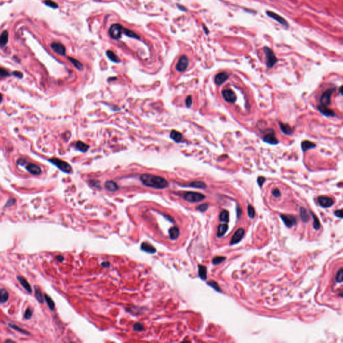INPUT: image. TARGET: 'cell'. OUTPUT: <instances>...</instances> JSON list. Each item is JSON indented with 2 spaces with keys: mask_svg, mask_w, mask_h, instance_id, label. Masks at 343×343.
Here are the masks:
<instances>
[{
  "mask_svg": "<svg viewBox=\"0 0 343 343\" xmlns=\"http://www.w3.org/2000/svg\"><path fill=\"white\" fill-rule=\"evenodd\" d=\"M139 180L145 186L156 189H164L169 186L168 182L164 178L151 174H142Z\"/></svg>",
  "mask_w": 343,
  "mask_h": 343,
  "instance_id": "1",
  "label": "cell"
},
{
  "mask_svg": "<svg viewBox=\"0 0 343 343\" xmlns=\"http://www.w3.org/2000/svg\"><path fill=\"white\" fill-rule=\"evenodd\" d=\"M263 51L265 55V58H266V67L268 68H272L274 65H275L277 62V57L275 55V54L273 52L270 48L265 46L263 48Z\"/></svg>",
  "mask_w": 343,
  "mask_h": 343,
  "instance_id": "2",
  "label": "cell"
},
{
  "mask_svg": "<svg viewBox=\"0 0 343 343\" xmlns=\"http://www.w3.org/2000/svg\"><path fill=\"white\" fill-rule=\"evenodd\" d=\"M49 162L57 167L62 172L67 173V174H70L72 172V167L67 162L58 158H52L49 160Z\"/></svg>",
  "mask_w": 343,
  "mask_h": 343,
  "instance_id": "3",
  "label": "cell"
},
{
  "mask_svg": "<svg viewBox=\"0 0 343 343\" xmlns=\"http://www.w3.org/2000/svg\"><path fill=\"white\" fill-rule=\"evenodd\" d=\"M205 198V195L195 192H186L183 195V198L189 202H198L203 201Z\"/></svg>",
  "mask_w": 343,
  "mask_h": 343,
  "instance_id": "4",
  "label": "cell"
},
{
  "mask_svg": "<svg viewBox=\"0 0 343 343\" xmlns=\"http://www.w3.org/2000/svg\"><path fill=\"white\" fill-rule=\"evenodd\" d=\"M123 31V26L119 23H114L110 26L109 29V34L113 39L118 40L121 38Z\"/></svg>",
  "mask_w": 343,
  "mask_h": 343,
  "instance_id": "5",
  "label": "cell"
},
{
  "mask_svg": "<svg viewBox=\"0 0 343 343\" xmlns=\"http://www.w3.org/2000/svg\"><path fill=\"white\" fill-rule=\"evenodd\" d=\"M336 91L335 88H330L325 91L320 99V105L328 107L331 103V96L334 92Z\"/></svg>",
  "mask_w": 343,
  "mask_h": 343,
  "instance_id": "6",
  "label": "cell"
},
{
  "mask_svg": "<svg viewBox=\"0 0 343 343\" xmlns=\"http://www.w3.org/2000/svg\"><path fill=\"white\" fill-rule=\"evenodd\" d=\"M189 64V60L186 56L182 55L179 58L178 63L176 66V69L180 73H183L187 69Z\"/></svg>",
  "mask_w": 343,
  "mask_h": 343,
  "instance_id": "7",
  "label": "cell"
},
{
  "mask_svg": "<svg viewBox=\"0 0 343 343\" xmlns=\"http://www.w3.org/2000/svg\"><path fill=\"white\" fill-rule=\"evenodd\" d=\"M265 13H266V14L270 17H271V18H272L273 20H275L277 22H278L281 25L286 27V28H288V27L289 26V23L287 22V20L284 19V17H282L281 16H279V15L274 13V12H273V11H266V12Z\"/></svg>",
  "mask_w": 343,
  "mask_h": 343,
  "instance_id": "8",
  "label": "cell"
},
{
  "mask_svg": "<svg viewBox=\"0 0 343 343\" xmlns=\"http://www.w3.org/2000/svg\"><path fill=\"white\" fill-rule=\"evenodd\" d=\"M222 95L224 99L228 103H234L237 100V96L231 89H226L222 91Z\"/></svg>",
  "mask_w": 343,
  "mask_h": 343,
  "instance_id": "9",
  "label": "cell"
},
{
  "mask_svg": "<svg viewBox=\"0 0 343 343\" xmlns=\"http://www.w3.org/2000/svg\"><path fill=\"white\" fill-rule=\"evenodd\" d=\"M283 222L284 224L289 228H291L292 226L296 225L297 223V219L294 216L292 215H287V214H281L280 215Z\"/></svg>",
  "mask_w": 343,
  "mask_h": 343,
  "instance_id": "10",
  "label": "cell"
},
{
  "mask_svg": "<svg viewBox=\"0 0 343 343\" xmlns=\"http://www.w3.org/2000/svg\"><path fill=\"white\" fill-rule=\"evenodd\" d=\"M50 47L55 52L61 56H64L66 55V48L63 44L60 42H53Z\"/></svg>",
  "mask_w": 343,
  "mask_h": 343,
  "instance_id": "11",
  "label": "cell"
},
{
  "mask_svg": "<svg viewBox=\"0 0 343 343\" xmlns=\"http://www.w3.org/2000/svg\"><path fill=\"white\" fill-rule=\"evenodd\" d=\"M318 202L322 207L329 208L334 204L333 200L328 196H321L318 198Z\"/></svg>",
  "mask_w": 343,
  "mask_h": 343,
  "instance_id": "12",
  "label": "cell"
},
{
  "mask_svg": "<svg viewBox=\"0 0 343 343\" xmlns=\"http://www.w3.org/2000/svg\"><path fill=\"white\" fill-rule=\"evenodd\" d=\"M244 235H245L244 229L243 228L238 229L236 231V232H235L234 233V235H232V237L231 241H230V244L231 245H235L236 243H238L241 239H242V238L243 237Z\"/></svg>",
  "mask_w": 343,
  "mask_h": 343,
  "instance_id": "13",
  "label": "cell"
},
{
  "mask_svg": "<svg viewBox=\"0 0 343 343\" xmlns=\"http://www.w3.org/2000/svg\"><path fill=\"white\" fill-rule=\"evenodd\" d=\"M229 74L227 73H220L214 77V83L217 85H221L229 79Z\"/></svg>",
  "mask_w": 343,
  "mask_h": 343,
  "instance_id": "14",
  "label": "cell"
},
{
  "mask_svg": "<svg viewBox=\"0 0 343 343\" xmlns=\"http://www.w3.org/2000/svg\"><path fill=\"white\" fill-rule=\"evenodd\" d=\"M263 142L268 143V144L271 145H277L279 144V140L277 139L274 132H271L270 133H267L265 135L263 138Z\"/></svg>",
  "mask_w": 343,
  "mask_h": 343,
  "instance_id": "15",
  "label": "cell"
},
{
  "mask_svg": "<svg viewBox=\"0 0 343 343\" xmlns=\"http://www.w3.org/2000/svg\"><path fill=\"white\" fill-rule=\"evenodd\" d=\"M26 170L31 174L33 175H39L41 174V168L38 165L33 163H28L26 166Z\"/></svg>",
  "mask_w": 343,
  "mask_h": 343,
  "instance_id": "16",
  "label": "cell"
},
{
  "mask_svg": "<svg viewBox=\"0 0 343 343\" xmlns=\"http://www.w3.org/2000/svg\"><path fill=\"white\" fill-rule=\"evenodd\" d=\"M318 109L322 114L326 116V117H335V113L332 110L328 108L326 106L320 105L318 107Z\"/></svg>",
  "mask_w": 343,
  "mask_h": 343,
  "instance_id": "17",
  "label": "cell"
},
{
  "mask_svg": "<svg viewBox=\"0 0 343 343\" xmlns=\"http://www.w3.org/2000/svg\"><path fill=\"white\" fill-rule=\"evenodd\" d=\"M105 188L109 192H115L119 190V186L117 184L112 180L107 181L105 184Z\"/></svg>",
  "mask_w": 343,
  "mask_h": 343,
  "instance_id": "18",
  "label": "cell"
},
{
  "mask_svg": "<svg viewBox=\"0 0 343 343\" xmlns=\"http://www.w3.org/2000/svg\"><path fill=\"white\" fill-rule=\"evenodd\" d=\"M170 138L172 140H174L175 142L180 143L182 142V140L183 139V136L182 134L180 132H178V131L172 130L170 133Z\"/></svg>",
  "mask_w": 343,
  "mask_h": 343,
  "instance_id": "19",
  "label": "cell"
},
{
  "mask_svg": "<svg viewBox=\"0 0 343 343\" xmlns=\"http://www.w3.org/2000/svg\"><path fill=\"white\" fill-rule=\"evenodd\" d=\"M141 249L143 251L149 253H155L156 252V249L154 246L146 242H144L141 245Z\"/></svg>",
  "mask_w": 343,
  "mask_h": 343,
  "instance_id": "20",
  "label": "cell"
},
{
  "mask_svg": "<svg viewBox=\"0 0 343 343\" xmlns=\"http://www.w3.org/2000/svg\"><path fill=\"white\" fill-rule=\"evenodd\" d=\"M279 126L282 133H284V134H285V135L289 136L291 135V134L293 133V130H292V127L289 126V125L283 123L282 122H279Z\"/></svg>",
  "mask_w": 343,
  "mask_h": 343,
  "instance_id": "21",
  "label": "cell"
},
{
  "mask_svg": "<svg viewBox=\"0 0 343 343\" xmlns=\"http://www.w3.org/2000/svg\"><path fill=\"white\" fill-rule=\"evenodd\" d=\"M17 279L19 281V282L20 283V284L23 286V288H24L27 292H30V293L32 292L31 286H30V285L28 282L27 281L26 279H25L23 277H21V276H17Z\"/></svg>",
  "mask_w": 343,
  "mask_h": 343,
  "instance_id": "22",
  "label": "cell"
},
{
  "mask_svg": "<svg viewBox=\"0 0 343 343\" xmlns=\"http://www.w3.org/2000/svg\"><path fill=\"white\" fill-rule=\"evenodd\" d=\"M301 147H302V150L303 151H306L311 149H314L316 147V144L312 142H310L308 140H306V141H303L301 144Z\"/></svg>",
  "mask_w": 343,
  "mask_h": 343,
  "instance_id": "23",
  "label": "cell"
},
{
  "mask_svg": "<svg viewBox=\"0 0 343 343\" xmlns=\"http://www.w3.org/2000/svg\"><path fill=\"white\" fill-rule=\"evenodd\" d=\"M185 186H189L192 188H195V189H207V184L202 181H195L192 182L190 183L189 184L186 185Z\"/></svg>",
  "mask_w": 343,
  "mask_h": 343,
  "instance_id": "24",
  "label": "cell"
},
{
  "mask_svg": "<svg viewBox=\"0 0 343 343\" xmlns=\"http://www.w3.org/2000/svg\"><path fill=\"white\" fill-rule=\"evenodd\" d=\"M75 147L77 150L83 152V153H86L89 149V146L81 141L76 142L75 144Z\"/></svg>",
  "mask_w": 343,
  "mask_h": 343,
  "instance_id": "25",
  "label": "cell"
},
{
  "mask_svg": "<svg viewBox=\"0 0 343 343\" xmlns=\"http://www.w3.org/2000/svg\"><path fill=\"white\" fill-rule=\"evenodd\" d=\"M179 234H180V230H179V229L178 227H177V226H174V227L170 229L169 230L170 238L172 240L177 239L179 236Z\"/></svg>",
  "mask_w": 343,
  "mask_h": 343,
  "instance_id": "26",
  "label": "cell"
},
{
  "mask_svg": "<svg viewBox=\"0 0 343 343\" xmlns=\"http://www.w3.org/2000/svg\"><path fill=\"white\" fill-rule=\"evenodd\" d=\"M300 216L303 222L307 223L310 220L309 214L308 213V211H307L305 208L301 207L300 208Z\"/></svg>",
  "mask_w": 343,
  "mask_h": 343,
  "instance_id": "27",
  "label": "cell"
},
{
  "mask_svg": "<svg viewBox=\"0 0 343 343\" xmlns=\"http://www.w3.org/2000/svg\"><path fill=\"white\" fill-rule=\"evenodd\" d=\"M8 42V32L5 30L0 35V47H4L6 46Z\"/></svg>",
  "mask_w": 343,
  "mask_h": 343,
  "instance_id": "28",
  "label": "cell"
},
{
  "mask_svg": "<svg viewBox=\"0 0 343 343\" xmlns=\"http://www.w3.org/2000/svg\"><path fill=\"white\" fill-rule=\"evenodd\" d=\"M207 267L204 265H198V276L202 280H206L207 277Z\"/></svg>",
  "mask_w": 343,
  "mask_h": 343,
  "instance_id": "29",
  "label": "cell"
},
{
  "mask_svg": "<svg viewBox=\"0 0 343 343\" xmlns=\"http://www.w3.org/2000/svg\"><path fill=\"white\" fill-rule=\"evenodd\" d=\"M106 55L110 61H111L112 62H115V63H119V62H120V59L118 58V56L116 55L112 50H107L106 52Z\"/></svg>",
  "mask_w": 343,
  "mask_h": 343,
  "instance_id": "30",
  "label": "cell"
},
{
  "mask_svg": "<svg viewBox=\"0 0 343 343\" xmlns=\"http://www.w3.org/2000/svg\"><path fill=\"white\" fill-rule=\"evenodd\" d=\"M228 225L226 224L219 225V227H218V231H217V237H221L225 234L226 231L228 230Z\"/></svg>",
  "mask_w": 343,
  "mask_h": 343,
  "instance_id": "31",
  "label": "cell"
},
{
  "mask_svg": "<svg viewBox=\"0 0 343 343\" xmlns=\"http://www.w3.org/2000/svg\"><path fill=\"white\" fill-rule=\"evenodd\" d=\"M9 298V294L5 289H0V303L6 302Z\"/></svg>",
  "mask_w": 343,
  "mask_h": 343,
  "instance_id": "32",
  "label": "cell"
},
{
  "mask_svg": "<svg viewBox=\"0 0 343 343\" xmlns=\"http://www.w3.org/2000/svg\"><path fill=\"white\" fill-rule=\"evenodd\" d=\"M123 34H126V36H127L129 38H136V39H140V37L138 34H136L135 32L129 29H127V28H123Z\"/></svg>",
  "mask_w": 343,
  "mask_h": 343,
  "instance_id": "33",
  "label": "cell"
},
{
  "mask_svg": "<svg viewBox=\"0 0 343 343\" xmlns=\"http://www.w3.org/2000/svg\"><path fill=\"white\" fill-rule=\"evenodd\" d=\"M219 220L221 222L228 223L229 221V213L227 210H223L219 214Z\"/></svg>",
  "mask_w": 343,
  "mask_h": 343,
  "instance_id": "34",
  "label": "cell"
},
{
  "mask_svg": "<svg viewBox=\"0 0 343 343\" xmlns=\"http://www.w3.org/2000/svg\"><path fill=\"white\" fill-rule=\"evenodd\" d=\"M68 59L71 62H72L73 64L74 65V67L76 68V69H78L79 70H82L83 69V64L80 61H79L78 60L74 59V58H71V57H68Z\"/></svg>",
  "mask_w": 343,
  "mask_h": 343,
  "instance_id": "35",
  "label": "cell"
},
{
  "mask_svg": "<svg viewBox=\"0 0 343 343\" xmlns=\"http://www.w3.org/2000/svg\"><path fill=\"white\" fill-rule=\"evenodd\" d=\"M44 299H45L46 302L48 304V306L49 308L51 310H54L55 309V302H54V301L52 300V299L51 298H50L48 295L45 294L44 295Z\"/></svg>",
  "mask_w": 343,
  "mask_h": 343,
  "instance_id": "36",
  "label": "cell"
},
{
  "mask_svg": "<svg viewBox=\"0 0 343 343\" xmlns=\"http://www.w3.org/2000/svg\"><path fill=\"white\" fill-rule=\"evenodd\" d=\"M8 326H10V327L11 328V329H14V330H16L18 331V332H21V333L24 334V335H30V333L28 332V331H26V330H23V329H20V328L18 326H17V325L14 324H13V323H9V324H8Z\"/></svg>",
  "mask_w": 343,
  "mask_h": 343,
  "instance_id": "37",
  "label": "cell"
},
{
  "mask_svg": "<svg viewBox=\"0 0 343 343\" xmlns=\"http://www.w3.org/2000/svg\"><path fill=\"white\" fill-rule=\"evenodd\" d=\"M35 296H36V298L38 302L41 304L43 303V302H44L43 295H42V292L40 290L39 288H35Z\"/></svg>",
  "mask_w": 343,
  "mask_h": 343,
  "instance_id": "38",
  "label": "cell"
},
{
  "mask_svg": "<svg viewBox=\"0 0 343 343\" xmlns=\"http://www.w3.org/2000/svg\"><path fill=\"white\" fill-rule=\"evenodd\" d=\"M310 214H312L313 219H314V229H316V230H318V229L320 228V221H319V220L317 218V217L316 216L314 213H312V212H310Z\"/></svg>",
  "mask_w": 343,
  "mask_h": 343,
  "instance_id": "39",
  "label": "cell"
},
{
  "mask_svg": "<svg viewBox=\"0 0 343 343\" xmlns=\"http://www.w3.org/2000/svg\"><path fill=\"white\" fill-rule=\"evenodd\" d=\"M225 259H226L225 257H222V256H217V257H215L213 259L212 262H213V265H217L220 264V263H222V262L224 261Z\"/></svg>",
  "mask_w": 343,
  "mask_h": 343,
  "instance_id": "40",
  "label": "cell"
},
{
  "mask_svg": "<svg viewBox=\"0 0 343 343\" xmlns=\"http://www.w3.org/2000/svg\"><path fill=\"white\" fill-rule=\"evenodd\" d=\"M247 213H248V216L251 219H253L255 216V210L251 205L249 204L247 207Z\"/></svg>",
  "mask_w": 343,
  "mask_h": 343,
  "instance_id": "41",
  "label": "cell"
},
{
  "mask_svg": "<svg viewBox=\"0 0 343 343\" xmlns=\"http://www.w3.org/2000/svg\"><path fill=\"white\" fill-rule=\"evenodd\" d=\"M208 285H210V287L213 288L214 290H215L216 291L219 292H221V290H220V288L219 287V284H217L216 282H214V281H210L208 282Z\"/></svg>",
  "mask_w": 343,
  "mask_h": 343,
  "instance_id": "42",
  "label": "cell"
},
{
  "mask_svg": "<svg viewBox=\"0 0 343 343\" xmlns=\"http://www.w3.org/2000/svg\"><path fill=\"white\" fill-rule=\"evenodd\" d=\"M336 281L338 283H342V279H343V270L342 269H340L339 271H338V273L336 274Z\"/></svg>",
  "mask_w": 343,
  "mask_h": 343,
  "instance_id": "43",
  "label": "cell"
},
{
  "mask_svg": "<svg viewBox=\"0 0 343 343\" xmlns=\"http://www.w3.org/2000/svg\"><path fill=\"white\" fill-rule=\"evenodd\" d=\"M44 4H45L47 6H48L50 8H58V4H56V2L52 1V0H46V1H44Z\"/></svg>",
  "mask_w": 343,
  "mask_h": 343,
  "instance_id": "44",
  "label": "cell"
},
{
  "mask_svg": "<svg viewBox=\"0 0 343 343\" xmlns=\"http://www.w3.org/2000/svg\"><path fill=\"white\" fill-rule=\"evenodd\" d=\"M89 184H90L91 186L93 188H95V189H101V183L99 181L96 180H90L89 181Z\"/></svg>",
  "mask_w": 343,
  "mask_h": 343,
  "instance_id": "45",
  "label": "cell"
},
{
  "mask_svg": "<svg viewBox=\"0 0 343 343\" xmlns=\"http://www.w3.org/2000/svg\"><path fill=\"white\" fill-rule=\"evenodd\" d=\"M32 316V310H31L30 308H28L25 312L24 318L27 319V320H29V319L31 318Z\"/></svg>",
  "mask_w": 343,
  "mask_h": 343,
  "instance_id": "46",
  "label": "cell"
},
{
  "mask_svg": "<svg viewBox=\"0 0 343 343\" xmlns=\"http://www.w3.org/2000/svg\"><path fill=\"white\" fill-rule=\"evenodd\" d=\"M208 204L207 203H204V204H202L201 205L198 206L197 208H196V209L199 211H201V212H204L208 209Z\"/></svg>",
  "mask_w": 343,
  "mask_h": 343,
  "instance_id": "47",
  "label": "cell"
},
{
  "mask_svg": "<svg viewBox=\"0 0 343 343\" xmlns=\"http://www.w3.org/2000/svg\"><path fill=\"white\" fill-rule=\"evenodd\" d=\"M185 104H186V106L188 107V108H189L192 106V97L189 95V96H188L186 97V100H185Z\"/></svg>",
  "mask_w": 343,
  "mask_h": 343,
  "instance_id": "48",
  "label": "cell"
},
{
  "mask_svg": "<svg viewBox=\"0 0 343 343\" xmlns=\"http://www.w3.org/2000/svg\"><path fill=\"white\" fill-rule=\"evenodd\" d=\"M10 76V73L4 68L0 67V77H6Z\"/></svg>",
  "mask_w": 343,
  "mask_h": 343,
  "instance_id": "49",
  "label": "cell"
},
{
  "mask_svg": "<svg viewBox=\"0 0 343 343\" xmlns=\"http://www.w3.org/2000/svg\"><path fill=\"white\" fill-rule=\"evenodd\" d=\"M133 329H134V330L138 331V332H139V331H142V330H144V326H143V325L142 324L136 323L133 326Z\"/></svg>",
  "mask_w": 343,
  "mask_h": 343,
  "instance_id": "50",
  "label": "cell"
},
{
  "mask_svg": "<svg viewBox=\"0 0 343 343\" xmlns=\"http://www.w3.org/2000/svg\"><path fill=\"white\" fill-rule=\"evenodd\" d=\"M257 183H258V184H259V186H260V187H261V186L263 185V184L265 183V178L263 177V176H259V177H258V178H257Z\"/></svg>",
  "mask_w": 343,
  "mask_h": 343,
  "instance_id": "51",
  "label": "cell"
},
{
  "mask_svg": "<svg viewBox=\"0 0 343 343\" xmlns=\"http://www.w3.org/2000/svg\"><path fill=\"white\" fill-rule=\"evenodd\" d=\"M272 195L275 196V197L278 198L281 196V192H280V190L278 189H274L272 190Z\"/></svg>",
  "mask_w": 343,
  "mask_h": 343,
  "instance_id": "52",
  "label": "cell"
},
{
  "mask_svg": "<svg viewBox=\"0 0 343 343\" xmlns=\"http://www.w3.org/2000/svg\"><path fill=\"white\" fill-rule=\"evenodd\" d=\"M15 202H16V200L15 199H10L9 201H8L6 205H5V207H11V206H12L15 204Z\"/></svg>",
  "mask_w": 343,
  "mask_h": 343,
  "instance_id": "53",
  "label": "cell"
},
{
  "mask_svg": "<svg viewBox=\"0 0 343 343\" xmlns=\"http://www.w3.org/2000/svg\"><path fill=\"white\" fill-rule=\"evenodd\" d=\"M335 215L336 217H339L340 219H342V210H336L335 212Z\"/></svg>",
  "mask_w": 343,
  "mask_h": 343,
  "instance_id": "54",
  "label": "cell"
},
{
  "mask_svg": "<svg viewBox=\"0 0 343 343\" xmlns=\"http://www.w3.org/2000/svg\"><path fill=\"white\" fill-rule=\"evenodd\" d=\"M13 74L14 76L18 77V78H22V77L23 76L22 73H20V72H18V71H14V72L13 73Z\"/></svg>",
  "mask_w": 343,
  "mask_h": 343,
  "instance_id": "55",
  "label": "cell"
},
{
  "mask_svg": "<svg viewBox=\"0 0 343 343\" xmlns=\"http://www.w3.org/2000/svg\"><path fill=\"white\" fill-rule=\"evenodd\" d=\"M101 265H102V266H103V267H107L109 266L110 264H109V262H103L102 264H101Z\"/></svg>",
  "mask_w": 343,
  "mask_h": 343,
  "instance_id": "56",
  "label": "cell"
},
{
  "mask_svg": "<svg viewBox=\"0 0 343 343\" xmlns=\"http://www.w3.org/2000/svg\"><path fill=\"white\" fill-rule=\"evenodd\" d=\"M56 259H58V260L59 261H61H61H63V260H64V258H63V257H62V256H61V255H58V256H57V257H56Z\"/></svg>",
  "mask_w": 343,
  "mask_h": 343,
  "instance_id": "57",
  "label": "cell"
},
{
  "mask_svg": "<svg viewBox=\"0 0 343 343\" xmlns=\"http://www.w3.org/2000/svg\"><path fill=\"white\" fill-rule=\"evenodd\" d=\"M178 7L179 8V9H180L181 10H182V11H186V9L182 6L181 5H178Z\"/></svg>",
  "mask_w": 343,
  "mask_h": 343,
  "instance_id": "58",
  "label": "cell"
},
{
  "mask_svg": "<svg viewBox=\"0 0 343 343\" xmlns=\"http://www.w3.org/2000/svg\"><path fill=\"white\" fill-rule=\"evenodd\" d=\"M339 91H340V94L342 95V86H341V87H340Z\"/></svg>",
  "mask_w": 343,
  "mask_h": 343,
  "instance_id": "59",
  "label": "cell"
},
{
  "mask_svg": "<svg viewBox=\"0 0 343 343\" xmlns=\"http://www.w3.org/2000/svg\"><path fill=\"white\" fill-rule=\"evenodd\" d=\"M203 29H204V30H205L206 34H208V30H207V28H206V27H205V26H204V27H203Z\"/></svg>",
  "mask_w": 343,
  "mask_h": 343,
  "instance_id": "60",
  "label": "cell"
},
{
  "mask_svg": "<svg viewBox=\"0 0 343 343\" xmlns=\"http://www.w3.org/2000/svg\"><path fill=\"white\" fill-rule=\"evenodd\" d=\"M2 99H3V96H2V95L1 93H0V103L2 102Z\"/></svg>",
  "mask_w": 343,
  "mask_h": 343,
  "instance_id": "61",
  "label": "cell"
},
{
  "mask_svg": "<svg viewBox=\"0 0 343 343\" xmlns=\"http://www.w3.org/2000/svg\"><path fill=\"white\" fill-rule=\"evenodd\" d=\"M5 342H13L11 340H7V341H5Z\"/></svg>",
  "mask_w": 343,
  "mask_h": 343,
  "instance_id": "62",
  "label": "cell"
}]
</instances>
